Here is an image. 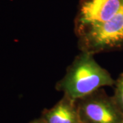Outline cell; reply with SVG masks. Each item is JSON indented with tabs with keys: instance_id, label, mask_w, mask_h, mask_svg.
I'll return each mask as SVG.
<instances>
[{
	"instance_id": "obj_1",
	"label": "cell",
	"mask_w": 123,
	"mask_h": 123,
	"mask_svg": "<svg viewBox=\"0 0 123 123\" xmlns=\"http://www.w3.org/2000/svg\"><path fill=\"white\" fill-rule=\"evenodd\" d=\"M94 55L86 52L77 55L64 77L56 83L57 91L77 101L103 87L114 86V78L98 64Z\"/></svg>"
},
{
	"instance_id": "obj_2",
	"label": "cell",
	"mask_w": 123,
	"mask_h": 123,
	"mask_svg": "<svg viewBox=\"0 0 123 123\" xmlns=\"http://www.w3.org/2000/svg\"><path fill=\"white\" fill-rule=\"evenodd\" d=\"M81 52L95 55L123 48V8L110 20L77 37Z\"/></svg>"
},
{
	"instance_id": "obj_3",
	"label": "cell",
	"mask_w": 123,
	"mask_h": 123,
	"mask_svg": "<svg viewBox=\"0 0 123 123\" xmlns=\"http://www.w3.org/2000/svg\"><path fill=\"white\" fill-rule=\"evenodd\" d=\"M81 123H120L123 114L102 88L77 100Z\"/></svg>"
},
{
	"instance_id": "obj_4",
	"label": "cell",
	"mask_w": 123,
	"mask_h": 123,
	"mask_svg": "<svg viewBox=\"0 0 123 123\" xmlns=\"http://www.w3.org/2000/svg\"><path fill=\"white\" fill-rule=\"evenodd\" d=\"M123 8V0H80L74 21L76 37L106 22Z\"/></svg>"
},
{
	"instance_id": "obj_5",
	"label": "cell",
	"mask_w": 123,
	"mask_h": 123,
	"mask_svg": "<svg viewBox=\"0 0 123 123\" xmlns=\"http://www.w3.org/2000/svg\"><path fill=\"white\" fill-rule=\"evenodd\" d=\"M40 117L46 123H81L77 101L65 95L52 107L43 110Z\"/></svg>"
},
{
	"instance_id": "obj_6",
	"label": "cell",
	"mask_w": 123,
	"mask_h": 123,
	"mask_svg": "<svg viewBox=\"0 0 123 123\" xmlns=\"http://www.w3.org/2000/svg\"><path fill=\"white\" fill-rule=\"evenodd\" d=\"M115 89L112 98L116 106L123 114V73L115 80Z\"/></svg>"
},
{
	"instance_id": "obj_7",
	"label": "cell",
	"mask_w": 123,
	"mask_h": 123,
	"mask_svg": "<svg viewBox=\"0 0 123 123\" xmlns=\"http://www.w3.org/2000/svg\"><path fill=\"white\" fill-rule=\"evenodd\" d=\"M30 123H46V122L41 117H40L38 118L34 119V120H31Z\"/></svg>"
},
{
	"instance_id": "obj_8",
	"label": "cell",
	"mask_w": 123,
	"mask_h": 123,
	"mask_svg": "<svg viewBox=\"0 0 123 123\" xmlns=\"http://www.w3.org/2000/svg\"><path fill=\"white\" fill-rule=\"evenodd\" d=\"M120 123H123V120H122V121H121Z\"/></svg>"
}]
</instances>
